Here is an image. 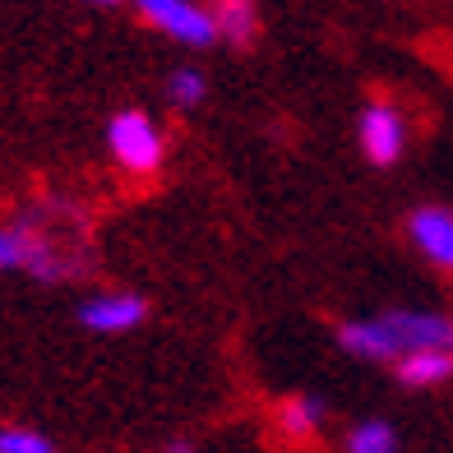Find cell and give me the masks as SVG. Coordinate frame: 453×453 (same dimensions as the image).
Instances as JSON below:
<instances>
[{
	"label": "cell",
	"mask_w": 453,
	"mask_h": 453,
	"mask_svg": "<svg viewBox=\"0 0 453 453\" xmlns=\"http://www.w3.org/2000/svg\"><path fill=\"white\" fill-rule=\"evenodd\" d=\"M324 417H328V407L315 394H296L278 407V426H282V435H292V440H311L324 426Z\"/></svg>",
	"instance_id": "30bf717a"
},
{
	"label": "cell",
	"mask_w": 453,
	"mask_h": 453,
	"mask_svg": "<svg viewBox=\"0 0 453 453\" xmlns=\"http://www.w3.org/2000/svg\"><path fill=\"white\" fill-rule=\"evenodd\" d=\"M0 453H56V444L42 435V430L5 426V430H0Z\"/></svg>",
	"instance_id": "4fadbf2b"
},
{
	"label": "cell",
	"mask_w": 453,
	"mask_h": 453,
	"mask_svg": "<svg viewBox=\"0 0 453 453\" xmlns=\"http://www.w3.org/2000/svg\"><path fill=\"white\" fill-rule=\"evenodd\" d=\"M0 273H24V236H19V222L0 226Z\"/></svg>",
	"instance_id": "5bb4252c"
},
{
	"label": "cell",
	"mask_w": 453,
	"mask_h": 453,
	"mask_svg": "<svg viewBox=\"0 0 453 453\" xmlns=\"http://www.w3.org/2000/svg\"><path fill=\"white\" fill-rule=\"evenodd\" d=\"M134 10L143 24H153L157 33H167L180 47H213L218 42V19L213 10H203L199 0H134Z\"/></svg>",
	"instance_id": "7a4b0ae2"
},
{
	"label": "cell",
	"mask_w": 453,
	"mask_h": 453,
	"mask_svg": "<svg viewBox=\"0 0 453 453\" xmlns=\"http://www.w3.org/2000/svg\"><path fill=\"white\" fill-rule=\"evenodd\" d=\"M167 97H172V107L180 111H195L203 97H209V79H203L195 65H180L167 74Z\"/></svg>",
	"instance_id": "7c38bea8"
},
{
	"label": "cell",
	"mask_w": 453,
	"mask_h": 453,
	"mask_svg": "<svg viewBox=\"0 0 453 453\" xmlns=\"http://www.w3.org/2000/svg\"><path fill=\"white\" fill-rule=\"evenodd\" d=\"M149 319V301L134 296V292H97L79 305V324L88 328V334H130Z\"/></svg>",
	"instance_id": "8992f818"
},
{
	"label": "cell",
	"mask_w": 453,
	"mask_h": 453,
	"mask_svg": "<svg viewBox=\"0 0 453 453\" xmlns=\"http://www.w3.org/2000/svg\"><path fill=\"white\" fill-rule=\"evenodd\" d=\"M357 139L370 167H394L407 149V120L394 102H365V111L357 120Z\"/></svg>",
	"instance_id": "3957f363"
},
{
	"label": "cell",
	"mask_w": 453,
	"mask_h": 453,
	"mask_svg": "<svg viewBox=\"0 0 453 453\" xmlns=\"http://www.w3.org/2000/svg\"><path fill=\"white\" fill-rule=\"evenodd\" d=\"M167 453H195V449H190V444H172Z\"/></svg>",
	"instance_id": "9a60e30c"
},
{
	"label": "cell",
	"mask_w": 453,
	"mask_h": 453,
	"mask_svg": "<svg viewBox=\"0 0 453 453\" xmlns=\"http://www.w3.org/2000/svg\"><path fill=\"white\" fill-rule=\"evenodd\" d=\"M347 453H398V430L384 417H365L347 430Z\"/></svg>",
	"instance_id": "8fae6325"
},
{
	"label": "cell",
	"mask_w": 453,
	"mask_h": 453,
	"mask_svg": "<svg viewBox=\"0 0 453 453\" xmlns=\"http://www.w3.org/2000/svg\"><path fill=\"white\" fill-rule=\"evenodd\" d=\"M338 347L347 357H361V361H398V347H394V334H388L384 315L338 324Z\"/></svg>",
	"instance_id": "52a82bcc"
},
{
	"label": "cell",
	"mask_w": 453,
	"mask_h": 453,
	"mask_svg": "<svg viewBox=\"0 0 453 453\" xmlns=\"http://www.w3.org/2000/svg\"><path fill=\"white\" fill-rule=\"evenodd\" d=\"M88 5H120V0H88Z\"/></svg>",
	"instance_id": "2e32d148"
},
{
	"label": "cell",
	"mask_w": 453,
	"mask_h": 453,
	"mask_svg": "<svg viewBox=\"0 0 453 453\" xmlns=\"http://www.w3.org/2000/svg\"><path fill=\"white\" fill-rule=\"evenodd\" d=\"M407 241L417 245V255H426L435 269L453 273V209L444 203H421L407 213Z\"/></svg>",
	"instance_id": "5b68a950"
},
{
	"label": "cell",
	"mask_w": 453,
	"mask_h": 453,
	"mask_svg": "<svg viewBox=\"0 0 453 453\" xmlns=\"http://www.w3.org/2000/svg\"><path fill=\"white\" fill-rule=\"evenodd\" d=\"M394 375L403 388H435L453 380V352H407L394 361Z\"/></svg>",
	"instance_id": "ba28073f"
},
{
	"label": "cell",
	"mask_w": 453,
	"mask_h": 453,
	"mask_svg": "<svg viewBox=\"0 0 453 453\" xmlns=\"http://www.w3.org/2000/svg\"><path fill=\"white\" fill-rule=\"evenodd\" d=\"M107 149L116 157V167H126L130 176H153L167 157V139H162L157 120L139 107H126L107 120Z\"/></svg>",
	"instance_id": "6da1fadb"
},
{
	"label": "cell",
	"mask_w": 453,
	"mask_h": 453,
	"mask_svg": "<svg viewBox=\"0 0 453 453\" xmlns=\"http://www.w3.org/2000/svg\"><path fill=\"white\" fill-rule=\"evenodd\" d=\"M218 37L232 47H250L259 33V0H213Z\"/></svg>",
	"instance_id": "9c48e42d"
},
{
	"label": "cell",
	"mask_w": 453,
	"mask_h": 453,
	"mask_svg": "<svg viewBox=\"0 0 453 453\" xmlns=\"http://www.w3.org/2000/svg\"><path fill=\"white\" fill-rule=\"evenodd\" d=\"M398 357L407 352H453V315L444 311H384Z\"/></svg>",
	"instance_id": "277c9868"
}]
</instances>
